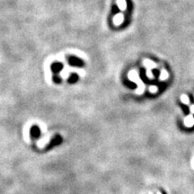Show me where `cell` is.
<instances>
[{"instance_id":"cell-1","label":"cell","mask_w":194,"mask_h":194,"mask_svg":"<svg viewBox=\"0 0 194 194\" xmlns=\"http://www.w3.org/2000/svg\"><path fill=\"white\" fill-rule=\"evenodd\" d=\"M69 63L70 66H73V67H83L84 66V62L83 60H81L79 58H76V57H70L69 58Z\"/></svg>"},{"instance_id":"cell-2","label":"cell","mask_w":194,"mask_h":194,"mask_svg":"<svg viewBox=\"0 0 194 194\" xmlns=\"http://www.w3.org/2000/svg\"><path fill=\"white\" fill-rule=\"evenodd\" d=\"M63 69V65L61 63H53L51 65V70L54 73H58Z\"/></svg>"},{"instance_id":"cell-3","label":"cell","mask_w":194,"mask_h":194,"mask_svg":"<svg viewBox=\"0 0 194 194\" xmlns=\"http://www.w3.org/2000/svg\"><path fill=\"white\" fill-rule=\"evenodd\" d=\"M77 80H78V76H77L76 74H72V75L69 76V83H70V84H75V83L77 82Z\"/></svg>"},{"instance_id":"cell-4","label":"cell","mask_w":194,"mask_h":194,"mask_svg":"<svg viewBox=\"0 0 194 194\" xmlns=\"http://www.w3.org/2000/svg\"><path fill=\"white\" fill-rule=\"evenodd\" d=\"M182 101L183 103H189V98L187 95H182Z\"/></svg>"},{"instance_id":"cell-5","label":"cell","mask_w":194,"mask_h":194,"mask_svg":"<svg viewBox=\"0 0 194 194\" xmlns=\"http://www.w3.org/2000/svg\"><path fill=\"white\" fill-rule=\"evenodd\" d=\"M53 80H54V82H55V83H57V84H59V83H61V78H60L59 76H53Z\"/></svg>"},{"instance_id":"cell-6","label":"cell","mask_w":194,"mask_h":194,"mask_svg":"<svg viewBox=\"0 0 194 194\" xmlns=\"http://www.w3.org/2000/svg\"><path fill=\"white\" fill-rule=\"evenodd\" d=\"M190 110H191V112H192V113H194V106H192V107L190 108Z\"/></svg>"}]
</instances>
